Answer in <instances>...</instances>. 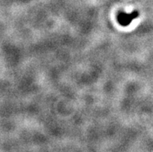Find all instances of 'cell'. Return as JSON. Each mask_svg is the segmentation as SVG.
I'll return each instance as SVG.
<instances>
[{
	"instance_id": "1",
	"label": "cell",
	"mask_w": 153,
	"mask_h": 152,
	"mask_svg": "<svg viewBox=\"0 0 153 152\" xmlns=\"http://www.w3.org/2000/svg\"><path fill=\"white\" fill-rule=\"evenodd\" d=\"M139 16V13L137 11H134L131 13H126L124 12H120L117 14V19L119 24H120L123 27H127L131 23L134 19L138 18Z\"/></svg>"
}]
</instances>
